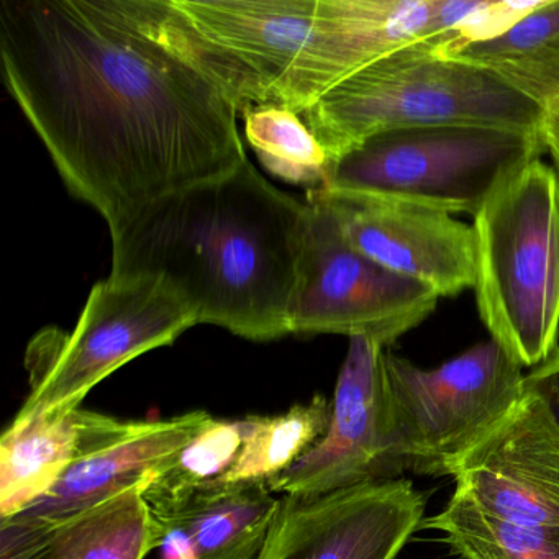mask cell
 Wrapping results in <instances>:
<instances>
[{"instance_id": "cell-1", "label": "cell", "mask_w": 559, "mask_h": 559, "mask_svg": "<svg viewBox=\"0 0 559 559\" xmlns=\"http://www.w3.org/2000/svg\"><path fill=\"white\" fill-rule=\"evenodd\" d=\"M0 67L61 181L110 235L248 158L237 107L148 0H5Z\"/></svg>"}, {"instance_id": "cell-2", "label": "cell", "mask_w": 559, "mask_h": 559, "mask_svg": "<svg viewBox=\"0 0 559 559\" xmlns=\"http://www.w3.org/2000/svg\"><path fill=\"white\" fill-rule=\"evenodd\" d=\"M309 204L245 159L152 202L110 235L109 276L168 284L194 312L251 342L290 335Z\"/></svg>"}, {"instance_id": "cell-3", "label": "cell", "mask_w": 559, "mask_h": 559, "mask_svg": "<svg viewBox=\"0 0 559 559\" xmlns=\"http://www.w3.org/2000/svg\"><path fill=\"white\" fill-rule=\"evenodd\" d=\"M302 117L333 162L372 136L397 130L479 127L543 133L546 112L493 71L417 44L336 84Z\"/></svg>"}, {"instance_id": "cell-4", "label": "cell", "mask_w": 559, "mask_h": 559, "mask_svg": "<svg viewBox=\"0 0 559 559\" xmlns=\"http://www.w3.org/2000/svg\"><path fill=\"white\" fill-rule=\"evenodd\" d=\"M477 313L507 355L536 368L559 346V185L533 159L503 178L473 217Z\"/></svg>"}, {"instance_id": "cell-5", "label": "cell", "mask_w": 559, "mask_h": 559, "mask_svg": "<svg viewBox=\"0 0 559 559\" xmlns=\"http://www.w3.org/2000/svg\"><path fill=\"white\" fill-rule=\"evenodd\" d=\"M543 155V133L479 127L397 130L330 162L320 189L474 217L503 178Z\"/></svg>"}, {"instance_id": "cell-6", "label": "cell", "mask_w": 559, "mask_h": 559, "mask_svg": "<svg viewBox=\"0 0 559 559\" xmlns=\"http://www.w3.org/2000/svg\"><path fill=\"white\" fill-rule=\"evenodd\" d=\"M523 369L490 338L431 369L385 349V394L405 473L454 477L522 401Z\"/></svg>"}, {"instance_id": "cell-7", "label": "cell", "mask_w": 559, "mask_h": 559, "mask_svg": "<svg viewBox=\"0 0 559 559\" xmlns=\"http://www.w3.org/2000/svg\"><path fill=\"white\" fill-rule=\"evenodd\" d=\"M195 325L191 307L163 281L107 276L91 289L71 332L48 329L32 340L25 356L31 394L17 418L81 408L117 369Z\"/></svg>"}, {"instance_id": "cell-8", "label": "cell", "mask_w": 559, "mask_h": 559, "mask_svg": "<svg viewBox=\"0 0 559 559\" xmlns=\"http://www.w3.org/2000/svg\"><path fill=\"white\" fill-rule=\"evenodd\" d=\"M159 31L238 112L284 106L312 47L317 0H148Z\"/></svg>"}, {"instance_id": "cell-9", "label": "cell", "mask_w": 559, "mask_h": 559, "mask_svg": "<svg viewBox=\"0 0 559 559\" xmlns=\"http://www.w3.org/2000/svg\"><path fill=\"white\" fill-rule=\"evenodd\" d=\"M306 234L289 309L290 335L362 336L388 348L425 322L441 297L349 245L335 212L307 191Z\"/></svg>"}, {"instance_id": "cell-10", "label": "cell", "mask_w": 559, "mask_h": 559, "mask_svg": "<svg viewBox=\"0 0 559 559\" xmlns=\"http://www.w3.org/2000/svg\"><path fill=\"white\" fill-rule=\"evenodd\" d=\"M388 348L362 336L349 338L336 379L329 430L267 484L284 496H323L404 477L385 394L382 356Z\"/></svg>"}, {"instance_id": "cell-11", "label": "cell", "mask_w": 559, "mask_h": 559, "mask_svg": "<svg viewBox=\"0 0 559 559\" xmlns=\"http://www.w3.org/2000/svg\"><path fill=\"white\" fill-rule=\"evenodd\" d=\"M408 479L284 496L258 559H395L425 520Z\"/></svg>"}, {"instance_id": "cell-12", "label": "cell", "mask_w": 559, "mask_h": 559, "mask_svg": "<svg viewBox=\"0 0 559 559\" xmlns=\"http://www.w3.org/2000/svg\"><path fill=\"white\" fill-rule=\"evenodd\" d=\"M335 212L355 250L440 297L473 290L476 251L471 225L414 202L316 189Z\"/></svg>"}, {"instance_id": "cell-13", "label": "cell", "mask_w": 559, "mask_h": 559, "mask_svg": "<svg viewBox=\"0 0 559 559\" xmlns=\"http://www.w3.org/2000/svg\"><path fill=\"white\" fill-rule=\"evenodd\" d=\"M453 496L519 525L559 528V425L526 391L454 474Z\"/></svg>"}, {"instance_id": "cell-14", "label": "cell", "mask_w": 559, "mask_h": 559, "mask_svg": "<svg viewBox=\"0 0 559 559\" xmlns=\"http://www.w3.org/2000/svg\"><path fill=\"white\" fill-rule=\"evenodd\" d=\"M433 8L435 0H317L316 35L297 74L289 109L304 114L369 64L425 44Z\"/></svg>"}, {"instance_id": "cell-15", "label": "cell", "mask_w": 559, "mask_h": 559, "mask_svg": "<svg viewBox=\"0 0 559 559\" xmlns=\"http://www.w3.org/2000/svg\"><path fill=\"white\" fill-rule=\"evenodd\" d=\"M211 417L194 411L166 420H130L122 435L74 461L45 496L0 522H60L127 490L145 489Z\"/></svg>"}, {"instance_id": "cell-16", "label": "cell", "mask_w": 559, "mask_h": 559, "mask_svg": "<svg viewBox=\"0 0 559 559\" xmlns=\"http://www.w3.org/2000/svg\"><path fill=\"white\" fill-rule=\"evenodd\" d=\"M129 425L130 420L83 408L15 417L0 438V519L40 499L74 461L109 443Z\"/></svg>"}, {"instance_id": "cell-17", "label": "cell", "mask_w": 559, "mask_h": 559, "mask_svg": "<svg viewBox=\"0 0 559 559\" xmlns=\"http://www.w3.org/2000/svg\"><path fill=\"white\" fill-rule=\"evenodd\" d=\"M158 546L140 487L60 522H0V559H145Z\"/></svg>"}, {"instance_id": "cell-18", "label": "cell", "mask_w": 559, "mask_h": 559, "mask_svg": "<svg viewBox=\"0 0 559 559\" xmlns=\"http://www.w3.org/2000/svg\"><path fill=\"white\" fill-rule=\"evenodd\" d=\"M280 503L266 484H211L171 515L155 520L185 530L195 559H258Z\"/></svg>"}, {"instance_id": "cell-19", "label": "cell", "mask_w": 559, "mask_h": 559, "mask_svg": "<svg viewBox=\"0 0 559 559\" xmlns=\"http://www.w3.org/2000/svg\"><path fill=\"white\" fill-rule=\"evenodd\" d=\"M332 401L313 395L286 414L251 415V428L234 466L212 484H270L293 467L329 430ZM211 486V484H209Z\"/></svg>"}, {"instance_id": "cell-20", "label": "cell", "mask_w": 559, "mask_h": 559, "mask_svg": "<svg viewBox=\"0 0 559 559\" xmlns=\"http://www.w3.org/2000/svg\"><path fill=\"white\" fill-rule=\"evenodd\" d=\"M420 528L440 532L460 559H559V528L507 522L456 496Z\"/></svg>"}, {"instance_id": "cell-21", "label": "cell", "mask_w": 559, "mask_h": 559, "mask_svg": "<svg viewBox=\"0 0 559 559\" xmlns=\"http://www.w3.org/2000/svg\"><path fill=\"white\" fill-rule=\"evenodd\" d=\"M251 428V415L238 420L209 418L171 466L142 489L155 519L181 509L202 487L224 476L237 460Z\"/></svg>"}, {"instance_id": "cell-22", "label": "cell", "mask_w": 559, "mask_h": 559, "mask_svg": "<svg viewBox=\"0 0 559 559\" xmlns=\"http://www.w3.org/2000/svg\"><path fill=\"white\" fill-rule=\"evenodd\" d=\"M245 136L270 175L316 191L325 182L330 159L302 114L284 106H257L243 112Z\"/></svg>"}, {"instance_id": "cell-23", "label": "cell", "mask_w": 559, "mask_h": 559, "mask_svg": "<svg viewBox=\"0 0 559 559\" xmlns=\"http://www.w3.org/2000/svg\"><path fill=\"white\" fill-rule=\"evenodd\" d=\"M559 38V0H542V4L520 19L506 34L492 40L467 45L450 60L466 61L490 68L506 61L519 60L535 53Z\"/></svg>"}, {"instance_id": "cell-24", "label": "cell", "mask_w": 559, "mask_h": 559, "mask_svg": "<svg viewBox=\"0 0 559 559\" xmlns=\"http://www.w3.org/2000/svg\"><path fill=\"white\" fill-rule=\"evenodd\" d=\"M489 70L538 100L548 112L559 114V38L535 53Z\"/></svg>"}, {"instance_id": "cell-25", "label": "cell", "mask_w": 559, "mask_h": 559, "mask_svg": "<svg viewBox=\"0 0 559 559\" xmlns=\"http://www.w3.org/2000/svg\"><path fill=\"white\" fill-rule=\"evenodd\" d=\"M525 389L548 407L559 425V349L526 374Z\"/></svg>"}, {"instance_id": "cell-26", "label": "cell", "mask_w": 559, "mask_h": 559, "mask_svg": "<svg viewBox=\"0 0 559 559\" xmlns=\"http://www.w3.org/2000/svg\"><path fill=\"white\" fill-rule=\"evenodd\" d=\"M158 523V522H156ZM159 525V546L163 559H195L194 546L179 526Z\"/></svg>"}, {"instance_id": "cell-27", "label": "cell", "mask_w": 559, "mask_h": 559, "mask_svg": "<svg viewBox=\"0 0 559 559\" xmlns=\"http://www.w3.org/2000/svg\"><path fill=\"white\" fill-rule=\"evenodd\" d=\"M545 123H543V135L559 142V114L545 110Z\"/></svg>"}]
</instances>
